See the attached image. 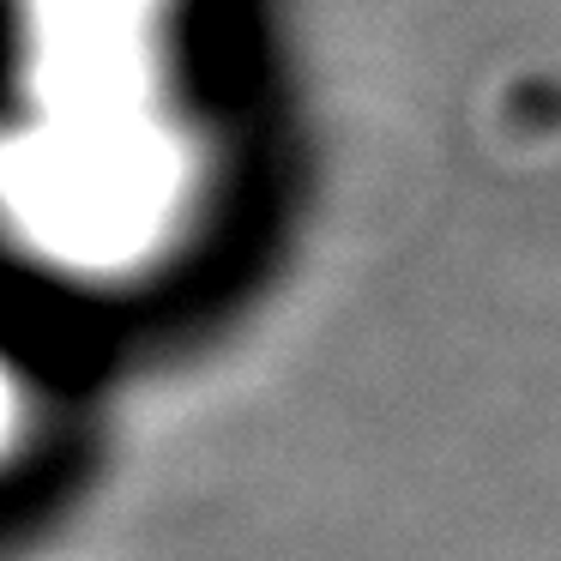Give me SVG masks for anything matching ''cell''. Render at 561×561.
<instances>
[{"label": "cell", "instance_id": "1", "mask_svg": "<svg viewBox=\"0 0 561 561\" xmlns=\"http://www.w3.org/2000/svg\"><path fill=\"white\" fill-rule=\"evenodd\" d=\"M182 163L146 115H49L0 151V199L43 248L122 260L170 218Z\"/></svg>", "mask_w": 561, "mask_h": 561}, {"label": "cell", "instance_id": "2", "mask_svg": "<svg viewBox=\"0 0 561 561\" xmlns=\"http://www.w3.org/2000/svg\"><path fill=\"white\" fill-rule=\"evenodd\" d=\"M43 37L49 115L146 110V13L151 0H31Z\"/></svg>", "mask_w": 561, "mask_h": 561}]
</instances>
